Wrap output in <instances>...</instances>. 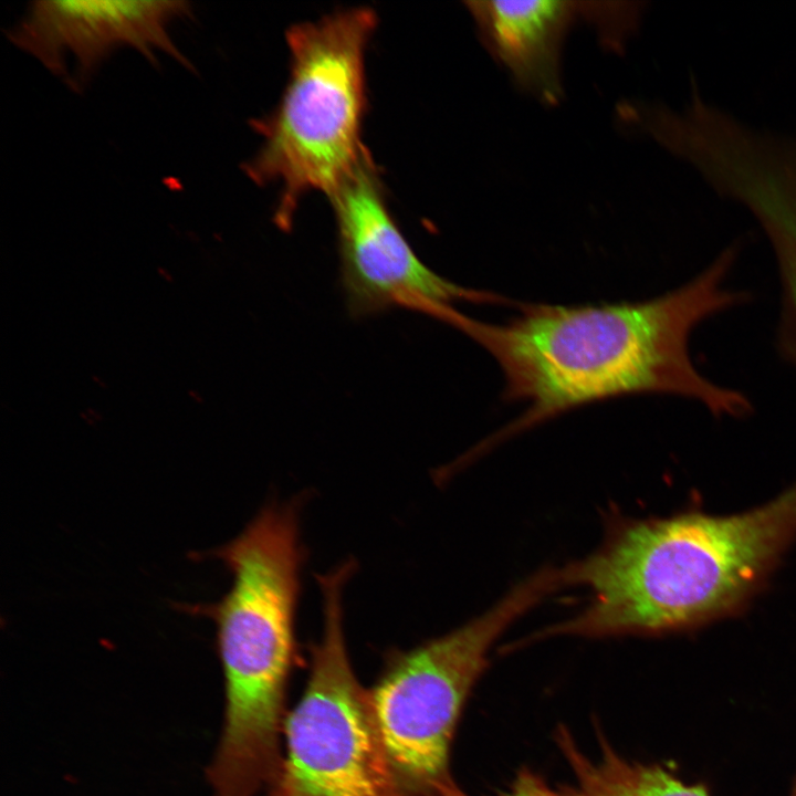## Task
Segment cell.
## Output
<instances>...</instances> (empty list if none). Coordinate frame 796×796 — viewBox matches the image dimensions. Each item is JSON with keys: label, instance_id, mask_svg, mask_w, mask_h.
<instances>
[{"label": "cell", "instance_id": "1", "mask_svg": "<svg viewBox=\"0 0 796 796\" xmlns=\"http://www.w3.org/2000/svg\"><path fill=\"white\" fill-rule=\"evenodd\" d=\"M736 256L737 248L729 247L692 280L650 300L517 303L519 315L503 324L461 313L453 328L495 359L504 398L527 404L469 457L570 409L626 395H672L699 402L718 418L750 416L748 397L706 378L690 354V337L700 324L747 301L746 292L726 285Z\"/></svg>", "mask_w": 796, "mask_h": 796}, {"label": "cell", "instance_id": "2", "mask_svg": "<svg viewBox=\"0 0 796 796\" xmlns=\"http://www.w3.org/2000/svg\"><path fill=\"white\" fill-rule=\"evenodd\" d=\"M795 541L796 481L739 513L620 521L599 548L562 567L565 586L588 588V604L533 639L662 636L733 616Z\"/></svg>", "mask_w": 796, "mask_h": 796}, {"label": "cell", "instance_id": "3", "mask_svg": "<svg viewBox=\"0 0 796 796\" xmlns=\"http://www.w3.org/2000/svg\"><path fill=\"white\" fill-rule=\"evenodd\" d=\"M302 500L263 506L217 552L232 574L230 590L206 609L217 625L226 683L212 777L235 790H256L279 774L287 684L300 663L295 619L305 549Z\"/></svg>", "mask_w": 796, "mask_h": 796}, {"label": "cell", "instance_id": "4", "mask_svg": "<svg viewBox=\"0 0 796 796\" xmlns=\"http://www.w3.org/2000/svg\"><path fill=\"white\" fill-rule=\"evenodd\" d=\"M376 25L373 10L337 11L286 33L291 72L272 115L253 123L263 136L244 169L258 184L276 182V221L285 227L301 196L329 197L366 150L360 142L365 108L364 53Z\"/></svg>", "mask_w": 796, "mask_h": 796}, {"label": "cell", "instance_id": "5", "mask_svg": "<svg viewBox=\"0 0 796 796\" xmlns=\"http://www.w3.org/2000/svg\"><path fill=\"white\" fill-rule=\"evenodd\" d=\"M561 588V569L545 567L463 626L385 654L369 694L400 796H439L455 782L450 768L453 737L492 646L517 618Z\"/></svg>", "mask_w": 796, "mask_h": 796}, {"label": "cell", "instance_id": "6", "mask_svg": "<svg viewBox=\"0 0 796 796\" xmlns=\"http://www.w3.org/2000/svg\"><path fill=\"white\" fill-rule=\"evenodd\" d=\"M355 568L347 561L317 576L322 637L310 647L306 687L286 715V755L268 796H400L344 635L343 588Z\"/></svg>", "mask_w": 796, "mask_h": 796}, {"label": "cell", "instance_id": "7", "mask_svg": "<svg viewBox=\"0 0 796 796\" xmlns=\"http://www.w3.org/2000/svg\"><path fill=\"white\" fill-rule=\"evenodd\" d=\"M331 199L341 284L352 316L398 307L447 324L457 302L506 303L496 294L448 281L419 259L387 208L367 153Z\"/></svg>", "mask_w": 796, "mask_h": 796}, {"label": "cell", "instance_id": "8", "mask_svg": "<svg viewBox=\"0 0 796 796\" xmlns=\"http://www.w3.org/2000/svg\"><path fill=\"white\" fill-rule=\"evenodd\" d=\"M191 15L187 1H34L8 32L17 48L80 91L116 50L130 48L151 64L164 54L188 70L192 63L171 36Z\"/></svg>", "mask_w": 796, "mask_h": 796}, {"label": "cell", "instance_id": "9", "mask_svg": "<svg viewBox=\"0 0 796 796\" xmlns=\"http://www.w3.org/2000/svg\"><path fill=\"white\" fill-rule=\"evenodd\" d=\"M564 0L470 1L467 6L481 35L513 80L545 104L562 96L559 54L577 13Z\"/></svg>", "mask_w": 796, "mask_h": 796}, {"label": "cell", "instance_id": "10", "mask_svg": "<svg viewBox=\"0 0 796 796\" xmlns=\"http://www.w3.org/2000/svg\"><path fill=\"white\" fill-rule=\"evenodd\" d=\"M731 198L755 217L772 245L782 287L778 347L796 368V139L752 156L735 175Z\"/></svg>", "mask_w": 796, "mask_h": 796}, {"label": "cell", "instance_id": "11", "mask_svg": "<svg viewBox=\"0 0 796 796\" xmlns=\"http://www.w3.org/2000/svg\"><path fill=\"white\" fill-rule=\"evenodd\" d=\"M598 753L589 756L564 726H557L555 743L573 781L556 787L559 796H711L702 784H685L659 764H645L622 756L596 725Z\"/></svg>", "mask_w": 796, "mask_h": 796}, {"label": "cell", "instance_id": "12", "mask_svg": "<svg viewBox=\"0 0 796 796\" xmlns=\"http://www.w3.org/2000/svg\"><path fill=\"white\" fill-rule=\"evenodd\" d=\"M440 796H471L457 782L446 787ZM493 796H559L556 788L549 786L537 772L522 767L504 790Z\"/></svg>", "mask_w": 796, "mask_h": 796}, {"label": "cell", "instance_id": "13", "mask_svg": "<svg viewBox=\"0 0 796 796\" xmlns=\"http://www.w3.org/2000/svg\"><path fill=\"white\" fill-rule=\"evenodd\" d=\"M790 796H796V779H795Z\"/></svg>", "mask_w": 796, "mask_h": 796}]
</instances>
